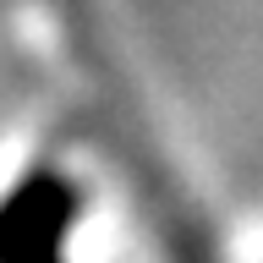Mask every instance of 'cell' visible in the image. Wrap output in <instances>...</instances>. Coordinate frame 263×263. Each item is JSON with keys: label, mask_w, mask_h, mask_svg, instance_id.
Here are the masks:
<instances>
[{"label": "cell", "mask_w": 263, "mask_h": 263, "mask_svg": "<svg viewBox=\"0 0 263 263\" xmlns=\"http://www.w3.org/2000/svg\"><path fill=\"white\" fill-rule=\"evenodd\" d=\"M82 214L77 181L61 170H28L6 197L0 263H66V236Z\"/></svg>", "instance_id": "6da1fadb"}]
</instances>
